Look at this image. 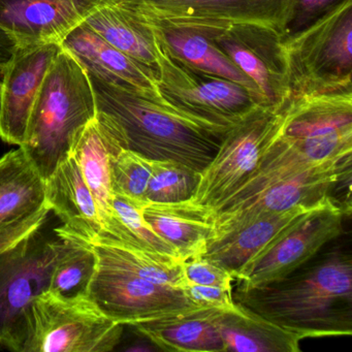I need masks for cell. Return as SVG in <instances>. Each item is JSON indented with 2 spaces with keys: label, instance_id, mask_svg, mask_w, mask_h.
<instances>
[{
  "label": "cell",
  "instance_id": "cell-1",
  "mask_svg": "<svg viewBox=\"0 0 352 352\" xmlns=\"http://www.w3.org/2000/svg\"><path fill=\"white\" fill-rule=\"evenodd\" d=\"M234 302L267 320L308 338L352 333V261L335 248L290 275L249 289Z\"/></svg>",
  "mask_w": 352,
  "mask_h": 352
},
{
  "label": "cell",
  "instance_id": "cell-2",
  "mask_svg": "<svg viewBox=\"0 0 352 352\" xmlns=\"http://www.w3.org/2000/svg\"><path fill=\"white\" fill-rule=\"evenodd\" d=\"M88 74L96 112L119 147L150 160H175L201 173L224 135L215 133L137 90Z\"/></svg>",
  "mask_w": 352,
  "mask_h": 352
},
{
  "label": "cell",
  "instance_id": "cell-3",
  "mask_svg": "<svg viewBox=\"0 0 352 352\" xmlns=\"http://www.w3.org/2000/svg\"><path fill=\"white\" fill-rule=\"evenodd\" d=\"M48 206L0 230V340L22 352L32 300L48 292L71 242L59 236Z\"/></svg>",
  "mask_w": 352,
  "mask_h": 352
},
{
  "label": "cell",
  "instance_id": "cell-4",
  "mask_svg": "<svg viewBox=\"0 0 352 352\" xmlns=\"http://www.w3.org/2000/svg\"><path fill=\"white\" fill-rule=\"evenodd\" d=\"M96 115L87 72L61 48L43 81L20 146L45 181L69 155L74 140Z\"/></svg>",
  "mask_w": 352,
  "mask_h": 352
},
{
  "label": "cell",
  "instance_id": "cell-5",
  "mask_svg": "<svg viewBox=\"0 0 352 352\" xmlns=\"http://www.w3.org/2000/svg\"><path fill=\"white\" fill-rule=\"evenodd\" d=\"M290 96L352 92V0L282 36Z\"/></svg>",
  "mask_w": 352,
  "mask_h": 352
},
{
  "label": "cell",
  "instance_id": "cell-6",
  "mask_svg": "<svg viewBox=\"0 0 352 352\" xmlns=\"http://www.w3.org/2000/svg\"><path fill=\"white\" fill-rule=\"evenodd\" d=\"M124 327L88 294L65 298L46 292L32 300L22 352L113 351Z\"/></svg>",
  "mask_w": 352,
  "mask_h": 352
},
{
  "label": "cell",
  "instance_id": "cell-7",
  "mask_svg": "<svg viewBox=\"0 0 352 352\" xmlns=\"http://www.w3.org/2000/svg\"><path fill=\"white\" fill-rule=\"evenodd\" d=\"M157 91L166 106L222 135L263 107L245 86L193 71L173 60L160 47Z\"/></svg>",
  "mask_w": 352,
  "mask_h": 352
},
{
  "label": "cell",
  "instance_id": "cell-8",
  "mask_svg": "<svg viewBox=\"0 0 352 352\" xmlns=\"http://www.w3.org/2000/svg\"><path fill=\"white\" fill-rule=\"evenodd\" d=\"M275 133L316 164L352 158V92L289 96L275 112Z\"/></svg>",
  "mask_w": 352,
  "mask_h": 352
},
{
  "label": "cell",
  "instance_id": "cell-9",
  "mask_svg": "<svg viewBox=\"0 0 352 352\" xmlns=\"http://www.w3.org/2000/svg\"><path fill=\"white\" fill-rule=\"evenodd\" d=\"M144 19L195 30L251 24L281 34L294 19L296 0H122Z\"/></svg>",
  "mask_w": 352,
  "mask_h": 352
},
{
  "label": "cell",
  "instance_id": "cell-10",
  "mask_svg": "<svg viewBox=\"0 0 352 352\" xmlns=\"http://www.w3.org/2000/svg\"><path fill=\"white\" fill-rule=\"evenodd\" d=\"M345 211L329 195L289 226L236 278V289L277 281L302 267L343 232Z\"/></svg>",
  "mask_w": 352,
  "mask_h": 352
},
{
  "label": "cell",
  "instance_id": "cell-11",
  "mask_svg": "<svg viewBox=\"0 0 352 352\" xmlns=\"http://www.w3.org/2000/svg\"><path fill=\"white\" fill-rule=\"evenodd\" d=\"M275 111L259 107L224 135L217 153L199 173L189 201L210 209L254 172L274 131Z\"/></svg>",
  "mask_w": 352,
  "mask_h": 352
},
{
  "label": "cell",
  "instance_id": "cell-12",
  "mask_svg": "<svg viewBox=\"0 0 352 352\" xmlns=\"http://www.w3.org/2000/svg\"><path fill=\"white\" fill-rule=\"evenodd\" d=\"M223 51L224 54L254 84L263 106L277 111L289 98L290 87L283 34L251 24L224 30H199Z\"/></svg>",
  "mask_w": 352,
  "mask_h": 352
},
{
  "label": "cell",
  "instance_id": "cell-13",
  "mask_svg": "<svg viewBox=\"0 0 352 352\" xmlns=\"http://www.w3.org/2000/svg\"><path fill=\"white\" fill-rule=\"evenodd\" d=\"M88 296L107 316L123 325L197 309L182 289L146 281L98 259Z\"/></svg>",
  "mask_w": 352,
  "mask_h": 352
},
{
  "label": "cell",
  "instance_id": "cell-14",
  "mask_svg": "<svg viewBox=\"0 0 352 352\" xmlns=\"http://www.w3.org/2000/svg\"><path fill=\"white\" fill-rule=\"evenodd\" d=\"M350 175L351 168H336L281 179L242 204L213 216L208 245L263 216L286 211L298 205H315L331 195L333 187Z\"/></svg>",
  "mask_w": 352,
  "mask_h": 352
},
{
  "label": "cell",
  "instance_id": "cell-15",
  "mask_svg": "<svg viewBox=\"0 0 352 352\" xmlns=\"http://www.w3.org/2000/svg\"><path fill=\"white\" fill-rule=\"evenodd\" d=\"M60 44L16 47L0 86V139L22 146L43 81Z\"/></svg>",
  "mask_w": 352,
  "mask_h": 352
},
{
  "label": "cell",
  "instance_id": "cell-16",
  "mask_svg": "<svg viewBox=\"0 0 352 352\" xmlns=\"http://www.w3.org/2000/svg\"><path fill=\"white\" fill-rule=\"evenodd\" d=\"M106 0H0V30L16 47L61 44Z\"/></svg>",
  "mask_w": 352,
  "mask_h": 352
},
{
  "label": "cell",
  "instance_id": "cell-17",
  "mask_svg": "<svg viewBox=\"0 0 352 352\" xmlns=\"http://www.w3.org/2000/svg\"><path fill=\"white\" fill-rule=\"evenodd\" d=\"M60 46L87 73L162 100L157 91V73L109 44L85 22L72 30Z\"/></svg>",
  "mask_w": 352,
  "mask_h": 352
},
{
  "label": "cell",
  "instance_id": "cell-18",
  "mask_svg": "<svg viewBox=\"0 0 352 352\" xmlns=\"http://www.w3.org/2000/svg\"><path fill=\"white\" fill-rule=\"evenodd\" d=\"M142 19L151 28L158 47L173 60L193 71L241 84L253 92L263 104L253 82L224 54L209 34L195 28Z\"/></svg>",
  "mask_w": 352,
  "mask_h": 352
},
{
  "label": "cell",
  "instance_id": "cell-19",
  "mask_svg": "<svg viewBox=\"0 0 352 352\" xmlns=\"http://www.w3.org/2000/svg\"><path fill=\"white\" fill-rule=\"evenodd\" d=\"M319 203L298 205L257 218L228 236L210 243L203 257L221 265L236 279L277 236Z\"/></svg>",
  "mask_w": 352,
  "mask_h": 352
},
{
  "label": "cell",
  "instance_id": "cell-20",
  "mask_svg": "<svg viewBox=\"0 0 352 352\" xmlns=\"http://www.w3.org/2000/svg\"><path fill=\"white\" fill-rule=\"evenodd\" d=\"M102 117H96L78 133L71 153L77 160L84 179L96 199L102 228L112 216V162L121 151Z\"/></svg>",
  "mask_w": 352,
  "mask_h": 352
},
{
  "label": "cell",
  "instance_id": "cell-21",
  "mask_svg": "<svg viewBox=\"0 0 352 352\" xmlns=\"http://www.w3.org/2000/svg\"><path fill=\"white\" fill-rule=\"evenodd\" d=\"M46 205L61 221L59 228L74 234L102 230L96 199L73 155L60 162L46 180Z\"/></svg>",
  "mask_w": 352,
  "mask_h": 352
},
{
  "label": "cell",
  "instance_id": "cell-22",
  "mask_svg": "<svg viewBox=\"0 0 352 352\" xmlns=\"http://www.w3.org/2000/svg\"><path fill=\"white\" fill-rule=\"evenodd\" d=\"M216 311L197 308L127 327L166 351H224L223 341L213 321Z\"/></svg>",
  "mask_w": 352,
  "mask_h": 352
},
{
  "label": "cell",
  "instance_id": "cell-23",
  "mask_svg": "<svg viewBox=\"0 0 352 352\" xmlns=\"http://www.w3.org/2000/svg\"><path fill=\"white\" fill-rule=\"evenodd\" d=\"M85 23L109 44L157 73L158 45L151 28L122 0H106Z\"/></svg>",
  "mask_w": 352,
  "mask_h": 352
},
{
  "label": "cell",
  "instance_id": "cell-24",
  "mask_svg": "<svg viewBox=\"0 0 352 352\" xmlns=\"http://www.w3.org/2000/svg\"><path fill=\"white\" fill-rule=\"evenodd\" d=\"M46 205V181L22 147L0 157V230Z\"/></svg>",
  "mask_w": 352,
  "mask_h": 352
},
{
  "label": "cell",
  "instance_id": "cell-25",
  "mask_svg": "<svg viewBox=\"0 0 352 352\" xmlns=\"http://www.w3.org/2000/svg\"><path fill=\"white\" fill-rule=\"evenodd\" d=\"M143 214L154 232L176 248L183 261L204 256L212 232V222L205 208L189 199L146 203Z\"/></svg>",
  "mask_w": 352,
  "mask_h": 352
},
{
  "label": "cell",
  "instance_id": "cell-26",
  "mask_svg": "<svg viewBox=\"0 0 352 352\" xmlns=\"http://www.w3.org/2000/svg\"><path fill=\"white\" fill-rule=\"evenodd\" d=\"M224 351L298 352L302 339L236 302L230 311H216L213 317Z\"/></svg>",
  "mask_w": 352,
  "mask_h": 352
},
{
  "label": "cell",
  "instance_id": "cell-27",
  "mask_svg": "<svg viewBox=\"0 0 352 352\" xmlns=\"http://www.w3.org/2000/svg\"><path fill=\"white\" fill-rule=\"evenodd\" d=\"M145 204L114 193L112 216L102 232L149 252L181 259L176 248L158 236L146 221L143 214Z\"/></svg>",
  "mask_w": 352,
  "mask_h": 352
},
{
  "label": "cell",
  "instance_id": "cell-28",
  "mask_svg": "<svg viewBox=\"0 0 352 352\" xmlns=\"http://www.w3.org/2000/svg\"><path fill=\"white\" fill-rule=\"evenodd\" d=\"M67 240L71 242V246L57 261L48 292L65 298L88 294L90 282L98 267V256L86 243Z\"/></svg>",
  "mask_w": 352,
  "mask_h": 352
},
{
  "label": "cell",
  "instance_id": "cell-29",
  "mask_svg": "<svg viewBox=\"0 0 352 352\" xmlns=\"http://www.w3.org/2000/svg\"><path fill=\"white\" fill-rule=\"evenodd\" d=\"M199 173L175 160H152L146 190L147 203H179L190 199L197 190Z\"/></svg>",
  "mask_w": 352,
  "mask_h": 352
},
{
  "label": "cell",
  "instance_id": "cell-30",
  "mask_svg": "<svg viewBox=\"0 0 352 352\" xmlns=\"http://www.w3.org/2000/svg\"><path fill=\"white\" fill-rule=\"evenodd\" d=\"M152 172V160L129 151L121 150L112 162L113 190L138 203L146 201V190Z\"/></svg>",
  "mask_w": 352,
  "mask_h": 352
},
{
  "label": "cell",
  "instance_id": "cell-31",
  "mask_svg": "<svg viewBox=\"0 0 352 352\" xmlns=\"http://www.w3.org/2000/svg\"><path fill=\"white\" fill-rule=\"evenodd\" d=\"M183 271L187 283L195 285L232 288L234 281V276L228 270L205 257L183 261Z\"/></svg>",
  "mask_w": 352,
  "mask_h": 352
},
{
  "label": "cell",
  "instance_id": "cell-32",
  "mask_svg": "<svg viewBox=\"0 0 352 352\" xmlns=\"http://www.w3.org/2000/svg\"><path fill=\"white\" fill-rule=\"evenodd\" d=\"M182 292L189 302L195 308L230 311L236 307L232 288L195 285L186 282Z\"/></svg>",
  "mask_w": 352,
  "mask_h": 352
},
{
  "label": "cell",
  "instance_id": "cell-33",
  "mask_svg": "<svg viewBox=\"0 0 352 352\" xmlns=\"http://www.w3.org/2000/svg\"><path fill=\"white\" fill-rule=\"evenodd\" d=\"M342 0H296L294 19L287 34L298 32L333 9Z\"/></svg>",
  "mask_w": 352,
  "mask_h": 352
},
{
  "label": "cell",
  "instance_id": "cell-34",
  "mask_svg": "<svg viewBox=\"0 0 352 352\" xmlns=\"http://www.w3.org/2000/svg\"><path fill=\"white\" fill-rule=\"evenodd\" d=\"M15 48L16 46L13 41L3 30H0V86L3 81L6 65L9 63Z\"/></svg>",
  "mask_w": 352,
  "mask_h": 352
},
{
  "label": "cell",
  "instance_id": "cell-35",
  "mask_svg": "<svg viewBox=\"0 0 352 352\" xmlns=\"http://www.w3.org/2000/svg\"><path fill=\"white\" fill-rule=\"evenodd\" d=\"M0 346H1V340H0Z\"/></svg>",
  "mask_w": 352,
  "mask_h": 352
}]
</instances>
